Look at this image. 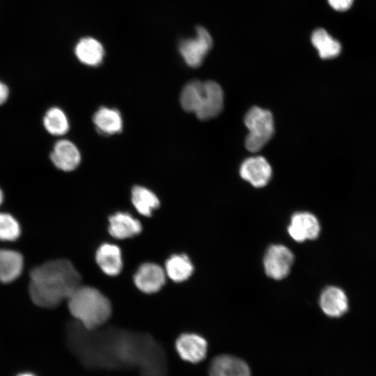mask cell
Segmentation results:
<instances>
[{"mask_svg": "<svg viewBox=\"0 0 376 376\" xmlns=\"http://www.w3.org/2000/svg\"><path fill=\"white\" fill-rule=\"evenodd\" d=\"M241 177L255 187L266 185L272 177V168L262 156H256L243 162L240 170Z\"/></svg>", "mask_w": 376, "mask_h": 376, "instance_id": "7c38bea8", "label": "cell"}, {"mask_svg": "<svg viewBox=\"0 0 376 376\" xmlns=\"http://www.w3.org/2000/svg\"><path fill=\"white\" fill-rule=\"evenodd\" d=\"M212 46V39L209 32L202 26L196 28L194 38L182 40L179 52L185 62L191 68L200 66Z\"/></svg>", "mask_w": 376, "mask_h": 376, "instance_id": "8992f818", "label": "cell"}, {"mask_svg": "<svg viewBox=\"0 0 376 376\" xmlns=\"http://www.w3.org/2000/svg\"><path fill=\"white\" fill-rule=\"evenodd\" d=\"M141 222L130 213L118 212L109 217L108 231L112 237L124 240L141 233Z\"/></svg>", "mask_w": 376, "mask_h": 376, "instance_id": "9a60e30c", "label": "cell"}, {"mask_svg": "<svg viewBox=\"0 0 376 376\" xmlns=\"http://www.w3.org/2000/svg\"><path fill=\"white\" fill-rule=\"evenodd\" d=\"M93 123L100 132L113 134L122 131L123 120L120 112L114 109L100 107L94 114Z\"/></svg>", "mask_w": 376, "mask_h": 376, "instance_id": "ffe728a7", "label": "cell"}, {"mask_svg": "<svg viewBox=\"0 0 376 376\" xmlns=\"http://www.w3.org/2000/svg\"><path fill=\"white\" fill-rule=\"evenodd\" d=\"M80 283V274L70 261L54 259L33 268L29 292L36 306L53 308L68 300Z\"/></svg>", "mask_w": 376, "mask_h": 376, "instance_id": "7a4b0ae2", "label": "cell"}, {"mask_svg": "<svg viewBox=\"0 0 376 376\" xmlns=\"http://www.w3.org/2000/svg\"><path fill=\"white\" fill-rule=\"evenodd\" d=\"M23 266L21 253L14 250L0 249V282L8 283L17 279Z\"/></svg>", "mask_w": 376, "mask_h": 376, "instance_id": "d6986e66", "label": "cell"}, {"mask_svg": "<svg viewBox=\"0 0 376 376\" xmlns=\"http://www.w3.org/2000/svg\"><path fill=\"white\" fill-rule=\"evenodd\" d=\"M167 276L175 282H182L188 279L194 272V265L185 254H174L165 263Z\"/></svg>", "mask_w": 376, "mask_h": 376, "instance_id": "44dd1931", "label": "cell"}, {"mask_svg": "<svg viewBox=\"0 0 376 376\" xmlns=\"http://www.w3.org/2000/svg\"><path fill=\"white\" fill-rule=\"evenodd\" d=\"M102 327L88 329L75 320L67 326L68 346L88 369H139L157 343L146 333Z\"/></svg>", "mask_w": 376, "mask_h": 376, "instance_id": "6da1fadb", "label": "cell"}, {"mask_svg": "<svg viewBox=\"0 0 376 376\" xmlns=\"http://www.w3.org/2000/svg\"><path fill=\"white\" fill-rule=\"evenodd\" d=\"M289 235L296 242L316 239L320 233V224L317 217L308 212L295 213L288 226Z\"/></svg>", "mask_w": 376, "mask_h": 376, "instance_id": "9c48e42d", "label": "cell"}, {"mask_svg": "<svg viewBox=\"0 0 376 376\" xmlns=\"http://www.w3.org/2000/svg\"><path fill=\"white\" fill-rule=\"evenodd\" d=\"M244 124L249 130L245 146L250 152L259 151L273 136V117L266 109L258 107L251 108L245 115Z\"/></svg>", "mask_w": 376, "mask_h": 376, "instance_id": "5b68a950", "label": "cell"}, {"mask_svg": "<svg viewBox=\"0 0 376 376\" xmlns=\"http://www.w3.org/2000/svg\"><path fill=\"white\" fill-rule=\"evenodd\" d=\"M21 234L18 221L11 214L0 212V240L14 241Z\"/></svg>", "mask_w": 376, "mask_h": 376, "instance_id": "cb8c5ba5", "label": "cell"}, {"mask_svg": "<svg viewBox=\"0 0 376 376\" xmlns=\"http://www.w3.org/2000/svg\"><path fill=\"white\" fill-rule=\"evenodd\" d=\"M165 272L152 263L142 264L134 275V282L139 290L151 294L159 291L165 283Z\"/></svg>", "mask_w": 376, "mask_h": 376, "instance_id": "8fae6325", "label": "cell"}, {"mask_svg": "<svg viewBox=\"0 0 376 376\" xmlns=\"http://www.w3.org/2000/svg\"><path fill=\"white\" fill-rule=\"evenodd\" d=\"M42 125L45 132L56 139L64 136L70 129L67 113L58 105H52L45 110L42 117Z\"/></svg>", "mask_w": 376, "mask_h": 376, "instance_id": "2e32d148", "label": "cell"}, {"mask_svg": "<svg viewBox=\"0 0 376 376\" xmlns=\"http://www.w3.org/2000/svg\"><path fill=\"white\" fill-rule=\"evenodd\" d=\"M320 306L324 314L331 318H339L348 310V299L345 292L336 286L324 288L319 299Z\"/></svg>", "mask_w": 376, "mask_h": 376, "instance_id": "5bb4252c", "label": "cell"}, {"mask_svg": "<svg viewBox=\"0 0 376 376\" xmlns=\"http://www.w3.org/2000/svg\"><path fill=\"white\" fill-rule=\"evenodd\" d=\"M354 0H328L329 5L336 10L345 11L352 5Z\"/></svg>", "mask_w": 376, "mask_h": 376, "instance_id": "d4e9b609", "label": "cell"}, {"mask_svg": "<svg viewBox=\"0 0 376 376\" xmlns=\"http://www.w3.org/2000/svg\"><path fill=\"white\" fill-rule=\"evenodd\" d=\"M311 42L323 59L333 58L340 53V43L323 29H317L313 32Z\"/></svg>", "mask_w": 376, "mask_h": 376, "instance_id": "603a6c76", "label": "cell"}, {"mask_svg": "<svg viewBox=\"0 0 376 376\" xmlns=\"http://www.w3.org/2000/svg\"><path fill=\"white\" fill-rule=\"evenodd\" d=\"M131 200L133 205L141 214L150 217L159 206V200L152 191L141 187L134 186L132 189Z\"/></svg>", "mask_w": 376, "mask_h": 376, "instance_id": "7402d4cb", "label": "cell"}, {"mask_svg": "<svg viewBox=\"0 0 376 376\" xmlns=\"http://www.w3.org/2000/svg\"><path fill=\"white\" fill-rule=\"evenodd\" d=\"M180 102L186 111L194 113L200 120H208L221 111L224 93L221 86L213 81L194 80L183 88Z\"/></svg>", "mask_w": 376, "mask_h": 376, "instance_id": "277c9868", "label": "cell"}, {"mask_svg": "<svg viewBox=\"0 0 376 376\" xmlns=\"http://www.w3.org/2000/svg\"><path fill=\"white\" fill-rule=\"evenodd\" d=\"M16 376H36V375L31 373H22L18 374Z\"/></svg>", "mask_w": 376, "mask_h": 376, "instance_id": "83f0119b", "label": "cell"}, {"mask_svg": "<svg viewBox=\"0 0 376 376\" xmlns=\"http://www.w3.org/2000/svg\"><path fill=\"white\" fill-rule=\"evenodd\" d=\"M75 54L81 63L89 66H97L102 62L104 49L97 40L85 37L76 44Z\"/></svg>", "mask_w": 376, "mask_h": 376, "instance_id": "ac0fdd59", "label": "cell"}, {"mask_svg": "<svg viewBox=\"0 0 376 376\" xmlns=\"http://www.w3.org/2000/svg\"><path fill=\"white\" fill-rule=\"evenodd\" d=\"M209 376H251L247 363L240 358L228 354L214 357L209 366Z\"/></svg>", "mask_w": 376, "mask_h": 376, "instance_id": "4fadbf2b", "label": "cell"}, {"mask_svg": "<svg viewBox=\"0 0 376 376\" xmlns=\"http://www.w3.org/2000/svg\"><path fill=\"white\" fill-rule=\"evenodd\" d=\"M49 158L58 171L70 173L79 166L81 157L76 144L65 138L56 139L49 154Z\"/></svg>", "mask_w": 376, "mask_h": 376, "instance_id": "ba28073f", "label": "cell"}, {"mask_svg": "<svg viewBox=\"0 0 376 376\" xmlns=\"http://www.w3.org/2000/svg\"><path fill=\"white\" fill-rule=\"evenodd\" d=\"M10 93V91L8 85L0 79V107L7 102Z\"/></svg>", "mask_w": 376, "mask_h": 376, "instance_id": "484cf974", "label": "cell"}, {"mask_svg": "<svg viewBox=\"0 0 376 376\" xmlns=\"http://www.w3.org/2000/svg\"><path fill=\"white\" fill-rule=\"evenodd\" d=\"M294 259L292 252L287 246L272 244L264 256L265 272L271 279H283L289 274Z\"/></svg>", "mask_w": 376, "mask_h": 376, "instance_id": "52a82bcc", "label": "cell"}, {"mask_svg": "<svg viewBox=\"0 0 376 376\" xmlns=\"http://www.w3.org/2000/svg\"><path fill=\"white\" fill-rule=\"evenodd\" d=\"M95 260L102 271L109 276L118 275L123 268L121 250L116 244H101L96 251Z\"/></svg>", "mask_w": 376, "mask_h": 376, "instance_id": "e0dca14e", "label": "cell"}, {"mask_svg": "<svg viewBox=\"0 0 376 376\" xmlns=\"http://www.w3.org/2000/svg\"><path fill=\"white\" fill-rule=\"evenodd\" d=\"M5 201V194L3 189L0 187V207Z\"/></svg>", "mask_w": 376, "mask_h": 376, "instance_id": "4316f807", "label": "cell"}, {"mask_svg": "<svg viewBox=\"0 0 376 376\" xmlns=\"http://www.w3.org/2000/svg\"><path fill=\"white\" fill-rule=\"evenodd\" d=\"M175 350L179 357L187 362L197 363L202 361L207 351L206 340L194 333H184L175 340Z\"/></svg>", "mask_w": 376, "mask_h": 376, "instance_id": "30bf717a", "label": "cell"}, {"mask_svg": "<svg viewBox=\"0 0 376 376\" xmlns=\"http://www.w3.org/2000/svg\"><path fill=\"white\" fill-rule=\"evenodd\" d=\"M75 320L88 329L102 327L111 314L109 299L97 289L80 285L68 299Z\"/></svg>", "mask_w": 376, "mask_h": 376, "instance_id": "3957f363", "label": "cell"}]
</instances>
